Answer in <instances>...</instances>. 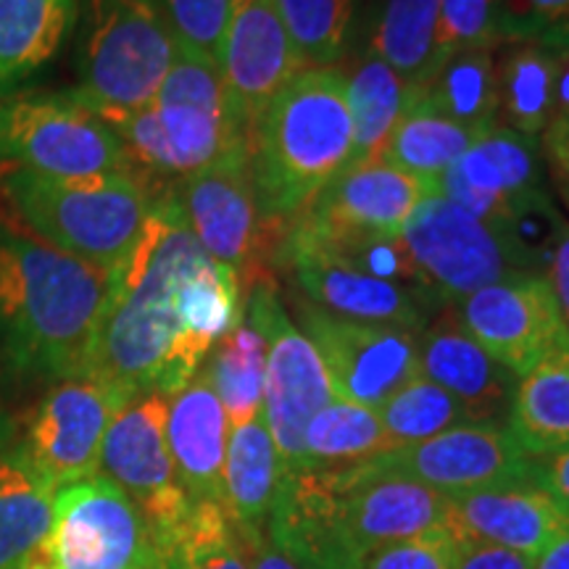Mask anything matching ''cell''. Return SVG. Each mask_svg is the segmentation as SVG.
Returning <instances> with one entry per match:
<instances>
[{
	"label": "cell",
	"instance_id": "obj_42",
	"mask_svg": "<svg viewBox=\"0 0 569 569\" xmlns=\"http://www.w3.org/2000/svg\"><path fill=\"white\" fill-rule=\"evenodd\" d=\"M177 46L222 71L230 0H159Z\"/></svg>",
	"mask_w": 569,
	"mask_h": 569
},
{
	"label": "cell",
	"instance_id": "obj_36",
	"mask_svg": "<svg viewBox=\"0 0 569 569\" xmlns=\"http://www.w3.org/2000/svg\"><path fill=\"white\" fill-rule=\"evenodd\" d=\"M425 98L475 132L498 124L496 51H459L440 63L432 80L422 88Z\"/></svg>",
	"mask_w": 569,
	"mask_h": 569
},
{
	"label": "cell",
	"instance_id": "obj_9",
	"mask_svg": "<svg viewBox=\"0 0 569 569\" xmlns=\"http://www.w3.org/2000/svg\"><path fill=\"white\" fill-rule=\"evenodd\" d=\"M243 311L267 338L264 419L284 472H303L306 427L336 398L315 343L282 306L280 282L264 274L243 288Z\"/></svg>",
	"mask_w": 569,
	"mask_h": 569
},
{
	"label": "cell",
	"instance_id": "obj_24",
	"mask_svg": "<svg viewBox=\"0 0 569 569\" xmlns=\"http://www.w3.org/2000/svg\"><path fill=\"white\" fill-rule=\"evenodd\" d=\"M569 515L538 486H515L451 496L446 532L457 540L501 546L538 559L561 532Z\"/></svg>",
	"mask_w": 569,
	"mask_h": 569
},
{
	"label": "cell",
	"instance_id": "obj_37",
	"mask_svg": "<svg viewBox=\"0 0 569 569\" xmlns=\"http://www.w3.org/2000/svg\"><path fill=\"white\" fill-rule=\"evenodd\" d=\"M306 69L336 67L353 38L356 0H277Z\"/></svg>",
	"mask_w": 569,
	"mask_h": 569
},
{
	"label": "cell",
	"instance_id": "obj_5",
	"mask_svg": "<svg viewBox=\"0 0 569 569\" xmlns=\"http://www.w3.org/2000/svg\"><path fill=\"white\" fill-rule=\"evenodd\" d=\"M0 196L19 224L46 243L119 272L138 248L161 193L134 172L63 180L3 167Z\"/></svg>",
	"mask_w": 569,
	"mask_h": 569
},
{
	"label": "cell",
	"instance_id": "obj_4",
	"mask_svg": "<svg viewBox=\"0 0 569 569\" xmlns=\"http://www.w3.org/2000/svg\"><path fill=\"white\" fill-rule=\"evenodd\" d=\"M106 122L122 140L134 174L156 193L203 172L240 148H251L222 71L182 48L151 106L113 113Z\"/></svg>",
	"mask_w": 569,
	"mask_h": 569
},
{
	"label": "cell",
	"instance_id": "obj_45",
	"mask_svg": "<svg viewBox=\"0 0 569 569\" xmlns=\"http://www.w3.org/2000/svg\"><path fill=\"white\" fill-rule=\"evenodd\" d=\"M538 140L553 193L569 213V117H553Z\"/></svg>",
	"mask_w": 569,
	"mask_h": 569
},
{
	"label": "cell",
	"instance_id": "obj_14",
	"mask_svg": "<svg viewBox=\"0 0 569 569\" xmlns=\"http://www.w3.org/2000/svg\"><path fill=\"white\" fill-rule=\"evenodd\" d=\"M130 396L98 377H67L42 396L27 422L21 457L59 490L101 472V448Z\"/></svg>",
	"mask_w": 569,
	"mask_h": 569
},
{
	"label": "cell",
	"instance_id": "obj_32",
	"mask_svg": "<svg viewBox=\"0 0 569 569\" xmlns=\"http://www.w3.org/2000/svg\"><path fill=\"white\" fill-rule=\"evenodd\" d=\"M346 96L353 122V151L351 163L377 161L398 119L403 117L417 88H411L388 67L380 56L367 51L348 71Z\"/></svg>",
	"mask_w": 569,
	"mask_h": 569
},
{
	"label": "cell",
	"instance_id": "obj_22",
	"mask_svg": "<svg viewBox=\"0 0 569 569\" xmlns=\"http://www.w3.org/2000/svg\"><path fill=\"white\" fill-rule=\"evenodd\" d=\"M267 538L298 569H365V553L353 546L332 472H284L267 519Z\"/></svg>",
	"mask_w": 569,
	"mask_h": 569
},
{
	"label": "cell",
	"instance_id": "obj_47",
	"mask_svg": "<svg viewBox=\"0 0 569 569\" xmlns=\"http://www.w3.org/2000/svg\"><path fill=\"white\" fill-rule=\"evenodd\" d=\"M536 482L569 515V448L538 459Z\"/></svg>",
	"mask_w": 569,
	"mask_h": 569
},
{
	"label": "cell",
	"instance_id": "obj_21",
	"mask_svg": "<svg viewBox=\"0 0 569 569\" xmlns=\"http://www.w3.org/2000/svg\"><path fill=\"white\" fill-rule=\"evenodd\" d=\"M438 190L461 209L498 227L522 198L546 190L540 140L496 124L440 177Z\"/></svg>",
	"mask_w": 569,
	"mask_h": 569
},
{
	"label": "cell",
	"instance_id": "obj_15",
	"mask_svg": "<svg viewBox=\"0 0 569 569\" xmlns=\"http://www.w3.org/2000/svg\"><path fill=\"white\" fill-rule=\"evenodd\" d=\"M380 472L436 488L446 496L515 486H538V459L528 457L503 425H459L415 446L369 461Z\"/></svg>",
	"mask_w": 569,
	"mask_h": 569
},
{
	"label": "cell",
	"instance_id": "obj_27",
	"mask_svg": "<svg viewBox=\"0 0 569 569\" xmlns=\"http://www.w3.org/2000/svg\"><path fill=\"white\" fill-rule=\"evenodd\" d=\"M284 467L264 415L230 427L224 457V511L240 530L267 528Z\"/></svg>",
	"mask_w": 569,
	"mask_h": 569
},
{
	"label": "cell",
	"instance_id": "obj_50",
	"mask_svg": "<svg viewBox=\"0 0 569 569\" xmlns=\"http://www.w3.org/2000/svg\"><path fill=\"white\" fill-rule=\"evenodd\" d=\"M536 569H569V528L536 559Z\"/></svg>",
	"mask_w": 569,
	"mask_h": 569
},
{
	"label": "cell",
	"instance_id": "obj_53",
	"mask_svg": "<svg viewBox=\"0 0 569 569\" xmlns=\"http://www.w3.org/2000/svg\"><path fill=\"white\" fill-rule=\"evenodd\" d=\"M21 569H42V567L38 565V559H34V557H30V559H27V561H24V565H21Z\"/></svg>",
	"mask_w": 569,
	"mask_h": 569
},
{
	"label": "cell",
	"instance_id": "obj_49",
	"mask_svg": "<svg viewBox=\"0 0 569 569\" xmlns=\"http://www.w3.org/2000/svg\"><path fill=\"white\" fill-rule=\"evenodd\" d=\"M240 536H243L246 553H248V567H251V569H298L293 561L284 557L282 551L274 549L272 540L267 538L264 528L240 530Z\"/></svg>",
	"mask_w": 569,
	"mask_h": 569
},
{
	"label": "cell",
	"instance_id": "obj_19",
	"mask_svg": "<svg viewBox=\"0 0 569 569\" xmlns=\"http://www.w3.org/2000/svg\"><path fill=\"white\" fill-rule=\"evenodd\" d=\"M332 475L340 490V517L365 557L398 540L446 532L451 496L372 465Z\"/></svg>",
	"mask_w": 569,
	"mask_h": 569
},
{
	"label": "cell",
	"instance_id": "obj_31",
	"mask_svg": "<svg viewBox=\"0 0 569 569\" xmlns=\"http://www.w3.org/2000/svg\"><path fill=\"white\" fill-rule=\"evenodd\" d=\"M375 409L332 398L303 436V472H348L393 451Z\"/></svg>",
	"mask_w": 569,
	"mask_h": 569
},
{
	"label": "cell",
	"instance_id": "obj_8",
	"mask_svg": "<svg viewBox=\"0 0 569 569\" xmlns=\"http://www.w3.org/2000/svg\"><path fill=\"white\" fill-rule=\"evenodd\" d=\"M172 193L203 251L230 267L243 288L259 277L274 274V253L288 222H272L261 213L251 148H240L203 172L177 182Z\"/></svg>",
	"mask_w": 569,
	"mask_h": 569
},
{
	"label": "cell",
	"instance_id": "obj_38",
	"mask_svg": "<svg viewBox=\"0 0 569 569\" xmlns=\"http://www.w3.org/2000/svg\"><path fill=\"white\" fill-rule=\"evenodd\" d=\"M390 443L396 448L430 440L451 427L469 425L465 407L425 375L415 377L377 409Z\"/></svg>",
	"mask_w": 569,
	"mask_h": 569
},
{
	"label": "cell",
	"instance_id": "obj_48",
	"mask_svg": "<svg viewBox=\"0 0 569 569\" xmlns=\"http://www.w3.org/2000/svg\"><path fill=\"white\" fill-rule=\"evenodd\" d=\"M543 277L546 282H549L553 298H557L561 319H565L569 330V227L565 230V234H561L559 246L553 248L549 269H546Z\"/></svg>",
	"mask_w": 569,
	"mask_h": 569
},
{
	"label": "cell",
	"instance_id": "obj_25",
	"mask_svg": "<svg viewBox=\"0 0 569 569\" xmlns=\"http://www.w3.org/2000/svg\"><path fill=\"white\" fill-rule=\"evenodd\" d=\"M227 436L230 422L224 407L201 369L188 386L169 396L167 411L169 453L190 503L224 507Z\"/></svg>",
	"mask_w": 569,
	"mask_h": 569
},
{
	"label": "cell",
	"instance_id": "obj_23",
	"mask_svg": "<svg viewBox=\"0 0 569 569\" xmlns=\"http://www.w3.org/2000/svg\"><path fill=\"white\" fill-rule=\"evenodd\" d=\"M419 369L465 407L469 425L507 427L517 380L467 332L448 303L419 332Z\"/></svg>",
	"mask_w": 569,
	"mask_h": 569
},
{
	"label": "cell",
	"instance_id": "obj_40",
	"mask_svg": "<svg viewBox=\"0 0 569 569\" xmlns=\"http://www.w3.org/2000/svg\"><path fill=\"white\" fill-rule=\"evenodd\" d=\"M569 227L565 213L553 203L549 188L522 198L501 219L498 230L503 232L507 243L515 251L525 274L543 277L549 269L553 248L559 246L561 234Z\"/></svg>",
	"mask_w": 569,
	"mask_h": 569
},
{
	"label": "cell",
	"instance_id": "obj_6",
	"mask_svg": "<svg viewBox=\"0 0 569 569\" xmlns=\"http://www.w3.org/2000/svg\"><path fill=\"white\" fill-rule=\"evenodd\" d=\"M74 30L71 96L103 119L151 106L180 53L159 0H82Z\"/></svg>",
	"mask_w": 569,
	"mask_h": 569
},
{
	"label": "cell",
	"instance_id": "obj_28",
	"mask_svg": "<svg viewBox=\"0 0 569 569\" xmlns=\"http://www.w3.org/2000/svg\"><path fill=\"white\" fill-rule=\"evenodd\" d=\"M82 0H0V90L48 67L74 32Z\"/></svg>",
	"mask_w": 569,
	"mask_h": 569
},
{
	"label": "cell",
	"instance_id": "obj_17",
	"mask_svg": "<svg viewBox=\"0 0 569 569\" xmlns=\"http://www.w3.org/2000/svg\"><path fill=\"white\" fill-rule=\"evenodd\" d=\"M272 269H282L290 277V288L330 315L369 325H393L403 330L422 332L427 322L438 315L436 298L403 284L375 280L356 272L343 261L332 259L319 248L280 240Z\"/></svg>",
	"mask_w": 569,
	"mask_h": 569
},
{
	"label": "cell",
	"instance_id": "obj_35",
	"mask_svg": "<svg viewBox=\"0 0 569 569\" xmlns=\"http://www.w3.org/2000/svg\"><path fill=\"white\" fill-rule=\"evenodd\" d=\"M203 375L222 401L230 427L264 415L267 338L246 311L240 325L211 348Z\"/></svg>",
	"mask_w": 569,
	"mask_h": 569
},
{
	"label": "cell",
	"instance_id": "obj_41",
	"mask_svg": "<svg viewBox=\"0 0 569 569\" xmlns=\"http://www.w3.org/2000/svg\"><path fill=\"white\" fill-rule=\"evenodd\" d=\"M498 46H509L507 0H440L438 67L451 53L496 51Z\"/></svg>",
	"mask_w": 569,
	"mask_h": 569
},
{
	"label": "cell",
	"instance_id": "obj_1",
	"mask_svg": "<svg viewBox=\"0 0 569 569\" xmlns=\"http://www.w3.org/2000/svg\"><path fill=\"white\" fill-rule=\"evenodd\" d=\"M211 256L203 251L172 188L156 198L138 248L119 269L90 369L124 396H174L201 372L206 356L182 322L184 282Z\"/></svg>",
	"mask_w": 569,
	"mask_h": 569
},
{
	"label": "cell",
	"instance_id": "obj_30",
	"mask_svg": "<svg viewBox=\"0 0 569 569\" xmlns=\"http://www.w3.org/2000/svg\"><path fill=\"white\" fill-rule=\"evenodd\" d=\"M480 134L482 132L453 122L451 117H446L427 101L422 90H417L382 148L380 159L401 172L438 184L440 177L465 156Z\"/></svg>",
	"mask_w": 569,
	"mask_h": 569
},
{
	"label": "cell",
	"instance_id": "obj_54",
	"mask_svg": "<svg viewBox=\"0 0 569 569\" xmlns=\"http://www.w3.org/2000/svg\"><path fill=\"white\" fill-rule=\"evenodd\" d=\"M6 432H9V427H6V419H3V415H0V443L6 440Z\"/></svg>",
	"mask_w": 569,
	"mask_h": 569
},
{
	"label": "cell",
	"instance_id": "obj_2",
	"mask_svg": "<svg viewBox=\"0 0 569 569\" xmlns=\"http://www.w3.org/2000/svg\"><path fill=\"white\" fill-rule=\"evenodd\" d=\"M117 274L0 213V367L21 380L88 375Z\"/></svg>",
	"mask_w": 569,
	"mask_h": 569
},
{
	"label": "cell",
	"instance_id": "obj_13",
	"mask_svg": "<svg viewBox=\"0 0 569 569\" xmlns=\"http://www.w3.org/2000/svg\"><path fill=\"white\" fill-rule=\"evenodd\" d=\"M153 551L138 507L98 472L56 490L51 532L32 557L42 569H138Z\"/></svg>",
	"mask_w": 569,
	"mask_h": 569
},
{
	"label": "cell",
	"instance_id": "obj_12",
	"mask_svg": "<svg viewBox=\"0 0 569 569\" xmlns=\"http://www.w3.org/2000/svg\"><path fill=\"white\" fill-rule=\"evenodd\" d=\"M290 319L315 343L336 398L377 411L396 390L422 375L419 332L336 317L306 301L296 290L290 296Z\"/></svg>",
	"mask_w": 569,
	"mask_h": 569
},
{
	"label": "cell",
	"instance_id": "obj_51",
	"mask_svg": "<svg viewBox=\"0 0 569 569\" xmlns=\"http://www.w3.org/2000/svg\"><path fill=\"white\" fill-rule=\"evenodd\" d=\"M553 117H569V51L559 53L557 67V113Z\"/></svg>",
	"mask_w": 569,
	"mask_h": 569
},
{
	"label": "cell",
	"instance_id": "obj_46",
	"mask_svg": "<svg viewBox=\"0 0 569 569\" xmlns=\"http://www.w3.org/2000/svg\"><path fill=\"white\" fill-rule=\"evenodd\" d=\"M453 569H536V559L501 546L457 540V567Z\"/></svg>",
	"mask_w": 569,
	"mask_h": 569
},
{
	"label": "cell",
	"instance_id": "obj_43",
	"mask_svg": "<svg viewBox=\"0 0 569 569\" xmlns=\"http://www.w3.org/2000/svg\"><path fill=\"white\" fill-rule=\"evenodd\" d=\"M507 40L569 51V0H507Z\"/></svg>",
	"mask_w": 569,
	"mask_h": 569
},
{
	"label": "cell",
	"instance_id": "obj_34",
	"mask_svg": "<svg viewBox=\"0 0 569 569\" xmlns=\"http://www.w3.org/2000/svg\"><path fill=\"white\" fill-rule=\"evenodd\" d=\"M56 488L21 453L0 457V569H21L53 525Z\"/></svg>",
	"mask_w": 569,
	"mask_h": 569
},
{
	"label": "cell",
	"instance_id": "obj_11",
	"mask_svg": "<svg viewBox=\"0 0 569 569\" xmlns=\"http://www.w3.org/2000/svg\"><path fill=\"white\" fill-rule=\"evenodd\" d=\"M169 398L142 393L113 417L101 448V475L117 482L138 507L153 549L167 557L190 515V498L177 480L167 443Z\"/></svg>",
	"mask_w": 569,
	"mask_h": 569
},
{
	"label": "cell",
	"instance_id": "obj_3",
	"mask_svg": "<svg viewBox=\"0 0 569 569\" xmlns=\"http://www.w3.org/2000/svg\"><path fill=\"white\" fill-rule=\"evenodd\" d=\"M353 151L343 69H303L277 92L251 138L261 213L290 222L340 172Z\"/></svg>",
	"mask_w": 569,
	"mask_h": 569
},
{
	"label": "cell",
	"instance_id": "obj_10",
	"mask_svg": "<svg viewBox=\"0 0 569 569\" xmlns=\"http://www.w3.org/2000/svg\"><path fill=\"white\" fill-rule=\"evenodd\" d=\"M422 288L438 303H459L488 284L525 274L498 227L461 209L440 190L425 196L401 230Z\"/></svg>",
	"mask_w": 569,
	"mask_h": 569
},
{
	"label": "cell",
	"instance_id": "obj_7",
	"mask_svg": "<svg viewBox=\"0 0 569 569\" xmlns=\"http://www.w3.org/2000/svg\"><path fill=\"white\" fill-rule=\"evenodd\" d=\"M0 163L63 180L134 172L113 127L71 92L0 96Z\"/></svg>",
	"mask_w": 569,
	"mask_h": 569
},
{
	"label": "cell",
	"instance_id": "obj_29",
	"mask_svg": "<svg viewBox=\"0 0 569 569\" xmlns=\"http://www.w3.org/2000/svg\"><path fill=\"white\" fill-rule=\"evenodd\" d=\"M559 53L538 42H511L496 56L498 124L540 138L557 113Z\"/></svg>",
	"mask_w": 569,
	"mask_h": 569
},
{
	"label": "cell",
	"instance_id": "obj_55",
	"mask_svg": "<svg viewBox=\"0 0 569 569\" xmlns=\"http://www.w3.org/2000/svg\"><path fill=\"white\" fill-rule=\"evenodd\" d=\"M0 172H3V163H0Z\"/></svg>",
	"mask_w": 569,
	"mask_h": 569
},
{
	"label": "cell",
	"instance_id": "obj_39",
	"mask_svg": "<svg viewBox=\"0 0 569 569\" xmlns=\"http://www.w3.org/2000/svg\"><path fill=\"white\" fill-rule=\"evenodd\" d=\"M167 559L169 569H251L243 536L222 503H193Z\"/></svg>",
	"mask_w": 569,
	"mask_h": 569
},
{
	"label": "cell",
	"instance_id": "obj_44",
	"mask_svg": "<svg viewBox=\"0 0 569 569\" xmlns=\"http://www.w3.org/2000/svg\"><path fill=\"white\" fill-rule=\"evenodd\" d=\"M457 567V538L448 532L398 540L367 553L365 569H453Z\"/></svg>",
	"mask_w": 569,
	"mask_h": 569
},
{
	"label": "cell",
	"instance_id": "obj_18",
	"mask_svg": "<svg viewBox=\"0 0 569 569\" xmlns=\"http://www.w3.org/2000/svg\"><path fill=\"white\" fill-rule=\"evenodd\" d=\"M303 69L277 0H230L222 77L248 138L277 92Z\"/></svg>",
	"mask_w": 569,
	"mask_h": 569
},
{
	"label": "cell",
	"instance_id": "obj_33",
	"mask_svg": "<svg viewBox=\"0 0 569 569\" xmlns=\"http://www.w3.org/2000/svg\"><path fill=\"white\" fill-rule=\"evenodd\" d=\"M438 17L440 0H380L369 30V51L403 82L422 90L438 69Z\"/></svg>",
	"mask_w": 569,
	"mask_h": 569
},
{
	"label": "cell",
	"instance_id": "obj_20",
	"mask_svg": "<svg viewBox=\"0 0 569 569\" xmlns=\"http://www.w3.org/2000/svg\"><path fill=\"white\" fill-rule=\"evenodd\" d=\"M436 190L438 184L401 172L382 159L356 163L290 222L317 234H401L422 198Z\"/></svg>",
	"mask_w": 569,
	"mask_h": 569
},
{
	"label": "cell",
	"instance_id": "obj_16",
	"mask_svg": "<svg viewBox=\"0 0 569 569\" xmlns=\"http://www.w3.org/2000/svg\"><path fill=\"white\" fill-rule=\"evenodd\" d=\"M453 306L482 351L515 377H522L546 353L569 340L546 277H509Z\"/></svg>",
	"mask_w": 569,
	"mask_h": 569
},
{
	"label": "cell",
	"instance_id": "obj_26",
	"mask_svg": "<svg viewBox=\"0 0 569 569\" xmlns=\"http://www.w3.org/2000/svg\"><path fill=\"white\" fill-rule=\"evenodd\" d=\"M507 430L532 459L569 448V340L519 377Z\"/></svg>",
	"mask_w": 569,
	"mask_h": 569
},
{
	"label": "cell",
	"instance_id": "obj_52",
	"mask_svg": "<svg viewBox=\"0 0 569 569\" xmlns=\"http://www.w3.org/2000/svg\"><path fill=\"white\" fill-rule=\"evenodd\" d=\"M138 569H169V559H167V557H161L159 551H153L151 557H148L146 561H142V565H140Z\"/></svg>",
	"mask_w": 569,
	"mask_h": 569
}]
</instances>
